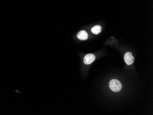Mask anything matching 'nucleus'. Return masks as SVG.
<instances>
[{"label":"nucleus","instance_id":"obj_5","mask_svg":"<svg viewBox=\"0 0 153 115\" xmlns=\"http://www.w3.org/2000/svg\"><path fill=\"white\" fill-rule=\"evenodd\" d=\"M102 30V28L100 25H95L93 26L92 29V32L94 34H100Z\"/></svg>","mask_w":153,"mask_h":115},{"label":"nucleus","instance_id":"obj_4","mask_svg":"<svg viewBox=\"0 0 153 115\" xmlns=\"http://www.w3.org/2000/svg\"><path fill=\"white\" fill-rule=\"evenodd\" d=\"M78 38L81 41H85L87 40L89 37L88 34L85 30H81L77 34Z\"/></svg>","mask_w":153,"mask_h":115},{"label":"nucleus","instance_id":"obj_3","mask_svg":"<svg viewBox=\"0 0 153 115\" xmlns=\"http://www.w3.org/2000/svg\"><path fill=\"white\" fill-rule=\"evenodd\" d=\"M95 60V56L93 54H88L86 55L84 58V63L89 65L92 62H93L94 60Z\"/></svg>","mask_w":153,"mask_h":115},{"label":"nucleus","instance_id":"obj_1","mask_svg":"<svg viewBox=\"0 0 153 115\" xmlns=\"http://www.w3.org/2000/svg\"><path fill=\"white\" fill-rule=\"evenodd\" d=\"M109 87L114 92H118L122 89V85L117 79H112L109 82Z\"/></svg>","mask_w":153,"mask_h":115},{"label":"nucleus","instance_id":"obj_2","mask_svg":"<svg viewBox=\"0 0 153 115\" xmlns=\"http://www.w3.org/2000/svg\"><path fill=\"white\" fill-rule=\"evenodd\" d=\"M125 62L127 65H131L133 63L135 58L132 56V54L130 52H127L124 56Z\"/></svg>","mask_w":153,"mask_h":115}]
</instances>
